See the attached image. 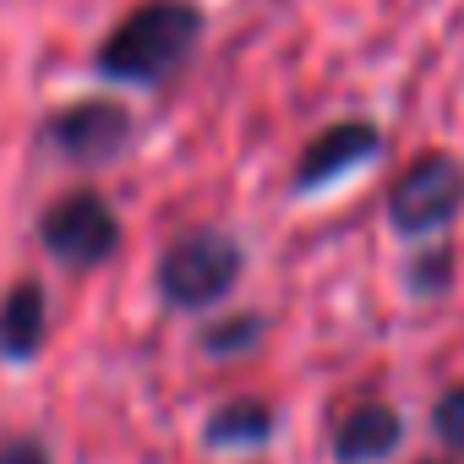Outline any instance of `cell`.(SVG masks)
<instances>
[{"mask_svg": "<svg viewBox=\"0 0 464 464\" xmlns=\"http://www.w3.org/2000/svg\"><path fill=\"white\" fill-rule=\"evenodd\" d=\"M115 241H121V224H115L110 202L93 191H72L66 202H55L44 213V246L72 268H99L115 252Z\"/></svg>", "mask_w": 464, "mask_h": 464, "instance_id": "cell-4", "label": "cell"}, {"mask_svg": "<svg viewBox=\"0 0 464 464\" xmlns=\"http://www.w3.org/2000/svg\"><path fill=\"white\" fill-rule=\"evenodd\" d=\"M197 39H202V12L191 0H148L104 39L99 72L115 82H159L191 55Z\"/></svg>", "mask_w": 464, "mask_h": 464, "instance_id": "cell-1", "label": "cell"}, {"mask_svg": "<svg viewBox=\"0 0 464 464\" xmlns=\"http://www.w3.org/2000/svg\"><path fill=\"white\" fill-rule=\"evenodd\" d=\"M399 415L388 410V404H355L344 420H339V431H334V453L344 459V464H372V459H388L393 448H399Z\"/></svg>", "mask_w": 464, "mask_h": 464, "instance_id": "cell-7", "label": "cell"}, {"mask_svg": "<svg viewBox=\"0 0 464 464\" xmlns=\"http://www.w3.org/2000/svg\"><path fill=\"white\" fill-rule=\"evenodd\" d=\"M126 131H131V121H126V110H121V104H110V99H82V104L61 110V115H55V126H50L55 148H61V153H72V159H82V164L115 159V153H121V142H126Z\"/></svg>", "mask_w": 464, "mask_h": 464, "instance_id": "cell-5", "label": "cell"}, {"mask_svg": "<svg viewBox=\"0 0 464 464\" xmlns=\"http://www.w3.org/2000/svg\"><path fill=\"white\" fill-rule=\"evenodd\" d=\"M274 431V410L268 404H224L208 420V442L213 448H257Z\"/></svg>", "mask_w": 464, "mask_h": 464, "instance_id": "cell-9", "label": "cell"}, {"mask_svg": "<svg viewBox=\"0 0 464 464\" xmlns=\"http://www.w3.org/2000/svg\"><path fill=\"white\" fill-rule=\"evenodd\" d=\"M377 148H382V137H377V126H366V121H344V126L323 131V137H317V142L301 153V169H295V191H317V186L339 180L344 169L366 164Z\"/></svg>", "mask_w": 464, "mask_h": 464, "instance_id": "cell-6", "label": "cell"}, {"mask_svg": "<svg viewBox=\"0 0 464 464\" xmlns=\"http://www.w3.org/2000/svg\"><path fill=\"white\" fill-rule=\"evenodd\" d=\"M236 274H241V246L218 229H197V236H180L164 252L159 290L169 306H208L236 285Z\"/></svg>", "mask_w": 464, "mask_h": 464, "instance_id": "cell-2", "label": "cell"}, {"mask_svg": "<svg viewBox=\"0 0 464 464\" xmlns=\"http://www.w3.org/2000/svg\"><path fill=\"white\" fill-rule=\"evenodd\" d=\"M437 437L442 442H453V448H464V388H448L442 399H437Z\"/></svg>", "mask_w": 464, "mask_h": 464, "instance_id": "cell-11", "label": "cell"}, {"mask_svg": "<svg viewBox=\"0 0 464 464\" xmlns=\"http://www.w3.org/2000/svg\"><path fill=\"white\" fill-rule=\"evenodd\" d=\"M257 334H263V323H257V317H236V323L208 328V334H202V350H213V355H241Z\"/></svg>", "mask_w": 464, "mask_h": 464, "instance_id": "cell-10", "label": "cell"}, {"mask_svg": "<svg viewBox=\"0 0 464 464\" xmlns=\"http://www.w3.org/2000/svg\"><path fill=\"white\" fill-rule=\"evenodd\" d=\"M0 464H50V459H44V448H39V442L12 437V442H0Z\"/></svg>", "mask_w": 464, "mask_h": 464, "instance_id": "cell-12", "label": "cell"}, {"mask_svg": "<svg viewBox=\"0 0 464 464\" xmlns=\"http://www.w3.org/2000/svg\"><path fill=\"white\" fill-rule=\"evenodd\" d=\"M459 202H464V169L448 153H426L399 175L388 213L404 236H426V229H442L459 213Z\"/></svg>", "mask_w": 464, "mask_h": 464, "instance_id": "cell-3", "label": "cell"}, {"mask_svg": "<svg viewBox=\"0 0 464 464\" xmlns=\"http://www.w3.org/2000/svg\"><path fill=\"white\" fill-rule=\"evenodd\" d=\"M44 339V290L39 285H17L0 306V355L6 361H28Z\"/></svg>", "mask_w": 464, "mask_h": 464, "instance_id": "cell-8", "label": "cell"}]
</instances>
